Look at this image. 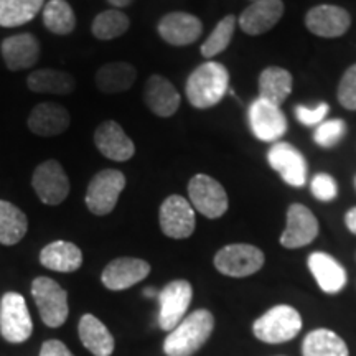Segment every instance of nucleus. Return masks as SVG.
Here are the masks:
<instances>
[{"instance_id": "obj_12", "label": "nucleus", "mask_w": 356, "mask_h": 356, "mask_svg": "<svg viewBox=\"0 0 356 356\" xmlns=\"http://www.w3.org/2000/svg\"><path fill=\"white\" fill-rule=\"evenodd\" d=\"M160 228L163 234L172 239H186L193 234L195 225V210L188 200L180 195H170L162 203L159 213Z\"/></svg>"}, {"instance_id": "obj_41", "label": "nucleus", "mask_w": 356, "mask_h": 356, "mask_svg": "<svg viewBox=\"0 0 356 356\" xmlns=\"http://www.w3.org/2000/svg\"><path fill=\"white\" fill-rule=\"evenodd\" d=\"M108 2L111 3L113 7H118V8H124L127 6H131L132 0H108Z\"/></svg>"}, {"instance_id": "obj_35", "label": "nucleus", "mask_w": 356, "mask_h": 356, "mask_svg": "<svg viewBox=\"0 0 356 356\" xmlns=\"http://www.w3.org/2000/svg\"><path fill=\"white\" fill-rule=\"evenodd\" d=\"M346 134V124L341 119H330V121H323L320 126H317V131L314 134V140L317 145L323 147V149H330L335 147L338 142L345 137Z\"/></svg>"}, {"instance_id": "obj_13", "label": "nucleus", "mask_w": 356, "mask_h": 356, "mask_svg": "<svg viewBox=\"0 0 356 356\" xmlns=\"http://www.w3.org/2000/svg\"><path fill=\"white\" fill-rule=\"evenodd\" d=\"M267 162L291 186H304L307 181V160L300 150L287 142H275L267 152Z\"/></svg>"}, {"instance_id": "obj_15", "label": "nucleus", "mask_w": 356, "mask_h": 356, "mask_svg": "<svg viewBox=\"0 0 356 356\" xmlns=\"http://www.w3.org/2000/svg\"><path fill=\"white\" fill-rule=\"evenodd\" d=\"M150 274V264L137 257H118L104 267L101 282L109 291H126Z\"/></svg>"}, {"instance_id": "obj_17", "label": "nucleus", "mask_w": 356, "mask_h": 356, "mask_svg": "<svg viewBox=\"0 0 356 356\" xmlns=\"http://www.w3.org/2000/svg\"><path fill=\"white\" fill-rule=\"evenodd\" d=\"M305 25L312 33L322 38H338L348 32L351 17L345 8L337 6H317L310 8Z\"/></svg>"}, {"instance_id": "obj_5", "label": "nucleus", "mask_w": 356, "mask_h": 356, "mask_svg": "<svg viewBox=\"0 0 356 356\" xmlns=\"http://www.w3.org/2000/svg\"><path fill=\"white\" fill-rule=\"evenodd\" d=\"M32 297L43 323L50 328L61 327L68 318V293L56 280L37 277L32 282Z\"/></svg>"}, {"instance_id": "obj_11", "label": "nucleus", "mask_w": 356, "mask_h": 356, "mask_svg": "<svg viewBox=\"0 0 356 356\" xmlns=\"http://www.w3.org/2000/svg\"><path fill=\"white\" fill-rule=\"evenodd\" d=\"M32 185L38 198L50 207L63 203L70 195L68 175L56 160H47L35 168Z\"/></svg>"}, {"instance_id": "obj_18", "label": "nucleus", "mask_w": 356, "mask_h": 356, "mask_svg": "<svg viewBox=\"0 0 356 356\" xmlns=\"http://www.w3.org/2000/svg\"><path fill=\"white\" fill-rule=\"evenodd\" d=\"M95 144L106 159L114 162H127L136 154L132 139L115 121H106L97 126Z\"/></svg>"}, {"instance_id": "obj_7", "label": "nucleus", "mask_w": 356, "mask_h": 356, "mask_svg": "<svg viewBox=\"0 0 356 356\" xmlns=\"http://www.w3.org/2000/svg\"><path fill=\"white\" fill-rule=\"evenodd\" d=\"M264 252L252 244H228L215 256V267L228 277H248L264 266Z\"/></svg>"}, {"instance_id": "obj_44", "label": "nucleus", "mask_w": 356, "mask_h": 356, "mask_svg": "<svg viewBox=\"0 0 356 356\" xmlns=\"http://www.w3.org/2000/svg\"><path fill=\"white\" fill-rule=\"evenodd\" d=\"M252 2H256V0H252Z\"/></svg>"}, {"instance_id": "obj_2", "label": "nucleus", "mask_w": 356, "mask_h": 356, "mask_svg": "<svg viewBox=\"0 0 356 356\" xmlns=\"http://www.w3.org/2000/svg\"><path fill=\"white\" fill-rule=\"evenodd\" d=\"M229 88V73L225 65L207 61L200 65L186 79L185 92L190 104L198 109L216 106Z\"/></svg>"}, {"instance_id": "obj_29", "label": "nucleus", "mask_w": 356, "mask_h": 356, "mask_svg": "<svg viewBox=\"0 0 356 356\" xmlns=\"http://www.w3.org/2000/svg\"><path fill=\"white\" fill-rule=\"evenodd\" d=\"M292 92V74L279 66H269L259 76V97L280 106Z\"/></svg>"}, {"instance_id": "obj_8", "label": "nucleus", "mask_w": 356, "mask_h": 356, "mask_svg": "<svg viewBox=\"0 0 356 356\" xmlns=\"http://www.w3.org/2000/svg\"><path fill=\"white\" fill-rule=\"evenodd\" d=\"M190 203L203 216L216 220L228 211V193L215 178L198 173L188 184Z\"/></svg>"}, {"instance_id": "obj_25", "label": "nucleus", "mask_w": 356, "mask_h": 356, "mask_svg": "<svg viewBox=\"0 0 356 356\" xmlns=\"http://www.w3.org/2000/svg\"><path fill=\"white\" fill-rule=\"evenodd\" d=\"M79 338L81 343L91 355L95 356H111L114 351V337L108 330L104 323L95 315L86 314L83 315L78 325Z\"/></svg>"}, {"instance_id": "obj_3", "label": "nucleus", "mask_w": 356, "mask_h": 356, "mask_svg": "<svg viewBox=\"0 0 356 356\" xmlns=\"http://www.w3.org/2000/svg\"><path fill=\"white\" fill-rule=\"evenodd\" d=\"M300 330L302 317L291 305H275L252 323V332L257 340L270 345L291 341Z\"/></svg>"}, {"instance_id": "obj_10", "label": "nucleus", "mask_w": 356, "mask_h": 356, "mask_svg": "<svg viewBox=\"0 0 356 356\" xmlns=\"http://www.w3.org/2000/svg\"><path fill=\"white\" fill-rule=\"evenodd\" d=\"M248 119L257 140L275 142L282 139L284 134L287 132V119L280 106H275L261 97H257L249 106Z\"/></svg>"}, {"instance_id": "obj_39", "label": "nucleus", "mask_w": 356, "mask_h": 356, "mask_svg": "<svg viewBox=\"0 0 356 356\" xmlns=\"http://www.w3.org/2000/svg\"><path fill=\"white\" fill-rule=\"evenodd\" d=\"M40 356H74L68 350L63 341L60 340H48L42 345V350H40Z\"/></svg>"}, {"instance_id": "obj_16", "label": "nucleus", "mask_w": 356, "mask_h": 356, "mask_svg": "<svg viewBox=\"0 0 356 356\" xmlns=\"http://www.w3.org/2000/svg\"><path fill=\"white\" fill-rule=\"evenodd\" d=\"M159 35L173 47H186L195 43L203 32V24L198 17L186 12H172L162 17L157 25Z\"/></svg>"}, {"instance_id": "obj_31", "label": "nucleus", "mask_w": 356, "mask_h": 356, "mask_svg": "<svg viewBox=\"0 0 356 356\" xmlns=\"http://www.w3.org/2000/svg\"><path fill=\"white\" fill-rule=\"evenodd\" d=\"M44 0H0V26L13 29L32 22Z\"/></svg>"}, {"instance_id": "obj_14", "label": "nucleus", "mask_w": 356, "mask_h": 356, "mask_svg": "<svg viewBox=\"0 0 356 356\" xmlns=\"http://www.w3.org/2000/svg\"><path fill=\"white\" fill-rule=\"evenodd\" d=\"M318 221L309 208L293 203L287 210V225L280 236V244L287 249L309 246L318 236Z\"/></svg>"}, {"instance_id": "obj_27", "label": "nucleus", "mask_w": 356, "mask_h": 356, "mask_svg": "<svg viewBox=\"0 0 356 356\" xmlns=\"http://www.w3.org/2000/svg\"><path fill=\"white\" fill-rule=\"evenodd\" d=\"M137 71L131 63L126 61H113L97 70L96 86L106 95H118L124 92L136 83Z\"/></svg>"}, {"instance_id": "obj_26", "label": "nucleus", "mask_w": 356, "mask_h": 356, "mask_svg": "<svg viewBox=\"0 0 356 356\" xmlns=\"http://www.w3.org/2000/svg\"><path fill=\"white\" fill-rule=\"evenodd\" d=\"M26 86L30 91L38 92V95H60L66 96L74 91L76 88V79L71 73L58 70H37L26 78Z\"/></svg>"}, {"instance_id": "obj_22", "label": "nucleus", "mask_w": 356, "mask_h": 356, "mask_svg": "<svg viewBox=\"0 0 356 356\" xmlns=\"http://www.w3.org/2000/svg\"><path fill=\"white\" fill-rule=\"evenodd\" d=\"M70 113L55 102H40L29 115V129L40 137H55L70 127Z\"/></svg>"}, {"instance_id": "obj_20", "label": "nucleus", "mask_w": 356, "mask_h": 356, "mask_svg": "<svg viewBox=\"0 0 356 356\" xmlns=\"http://www.w3.org/2000/svg\"><path fill=\"white\" fill-rule=\"evenodd\" d=\"M144 102L159 118H172L180 108L181 97L167 78L162 74H152L145 83Z\"/></svg>"}, {"instance_id": "obj_24", "label": "nucleus", "mask_w": 356, "mask_h": 356, "mask_svg": "<svg viewBox=\"0 0 356 356\" xmlns=\"http://www.w3.org/2000/svg\"><path fill=\"white\" fill-rule=\"evenodd\" d=\"M40 264L56 273H74L83 266V252L76 244L55 241L42 249Z\"/></svg>"}, {"instance_id": "obj_43", "label": "nucleus", "mask_w": 356, "mask_h": 356, "mask_svg": "<svg viewBox=\"0 0 356 356\" xmlns=\"http://www.w3.org/2000/svg\"><path fill=\"white\" fill-rule=\"evenodd\" d=\"M355 185H356V178H355Z\"/></svg>"}, {"instance_id": "obj_28", "label": "nucleus", "mask_w": 356, "mask_h": 356, "mask_svg": "<svg viewBox=\"0 0 356 356\" xmlns=\"http://www.w3.org/2000/svg\"><path fill=\"white\" fill-rule=\"evenodd\" d=\"M304 356H350L348 346L338 333L328 328H317L304 338L302 343Z\"/></svg>"}, {"instance_id": "obj_32", "label": "nucleus", "mask_w": 356, "mask_h": 356, "mask_svg": "<svg viewBox=\"0 0 356 356\" xmlns=\"http://www.w3.org/2000/svg\"><path fill=\"white\" fill-rule=\"evenodd\" d=\"M43 24L55 35H70L76 26V15L66 0H50L43 6Z\"/></svg>"}, {"instance_id": "obj_36", "label": "nucleus", "mask_w": 356, "mask_h": 356, "mask_svg": "<svg viewBox=\"0 0 356 356\" xmlns=\"http://www.w3.org/2000/svg\"><path fill=\"white\" fill-rule=\"evenodd\" d=\"M338 101L348 111H356V65L350 66L338 84Z\"/></svg>"}, {"instance_id": "obj_42", "label": "nucleus", "mask_w": 356, "mask_h": 356, "mask_svg": "<svg viewBox=\"0 0 356 356\" xmlns=\"http://www.w3.org/2000/svg\"><path fill=\"white\" fill-rule=\"evenodd\" d=\"M147 297H159V292H155L154 289H147V291L144 292Z\"/></svg>"}, {"instance_id": "obj_6", "label": "nucleus", "mask_w": 356, "mask_h": 356, "mask_svg": "<svg viewBox=\"0 0 356 356\" xmlns=\"http://www.w3.org/2000/svg\"><path fill=\"white\" fill-rule=\"evenodd\" d=\"M124 188H126V175L121 170L106 168L96 173L86 190L88 210L97 216L109 215L118 204Z\"/></svg>"}, {"instance_id": "obj_30", "label": "nucleus", "mask_w": 356, "mask_h": 356, "mask_svg": "<svg viewBox=\"0 0 356 356\" xmlns=\"http://www.w3.org/2000/svg\"><path fill=\"white\" fill-rule=\"evenodd\" d=\"M29 229V220L19 207L0 200V244L13 246L20 243Z\"/></svg>"}, {"instance_id": "obj_38", "label": "nucleus", "mask_w": 356, "mask_h": 356, "mask_svg": "<svg viewBox=\"0 0 356 356\" xmlns=\"http://www.w3.org/2000/svg\"><path fill=\"white\" fill-rule=\"evenodd\" d=\"M330 106L327 102H320L315 108H307V106H296V118L297 121L304 126H320L327 118Z\"/></svg>"}, {"instance_id": "obj_9", "label": "nucleus", "mask_w": 356, "mask_h": 356, "mask_svg": "<svg viewBox=\"0 0 356 356\" xmlns=\"http://www.w3.org/2000/svg\"><path fill=\"white\" fill-rule=\"evenodd\" d=\"M159 325L162 330L172 332L186 317V310L193 299V287L188 280L178 279L168 282L159 292Z\"/></svg>"}, {"instance_id": "obj_40", "label": "nucleus", "mask_w": 356, "mask_h": 356, "mask_svg": "<svg viewBox=\"0 0 356 356\" xmlns=\"http://www.w3.org/2000/svg\"><path fill=\"white\" fill-rule=\"evenodd\" d=\"M345 225L351 233L356 234V207L348 210V213L345 215Z\"/></svg>"}, {"instance_id": "obj_21", "label": "nucleus", "mask_w": 356, "mask_h": 356, "mask_svg": "<svg viewBox=\"0 0 356 356\" xmlns=\"http://www.w3.org/2000/svg\"><path fill=\"white\" fill-rule=\"evenodd\" d=\"M0 53L10 71L26 70L38 61L40 43L32 33L12 35L0 44Z\"/></svg>"}, {"instance_id": "obj_34", "label": "nucleus", "mask_w": 356, "mask_h": 356, "mask_svg": "<svg viewBox=\"0 0 356 356\" xmlns=\"http://www.w3.org/2000/svg\"><path fill=\"white\" fill-rule=\"evenodd\" d=\"M236 22L238 20H236L234 15H228L218 22L215 30H213L210 37L204 40V43L202 44V55L204 58H213L220 55V53H222L229 47L231 38H233L236 30Z\"/></svg>"}, {"instance_id": "obj_4", "label": "nucleus", "mask_w": 356, "mask_h": 356, "mask_svg": "<svg viewBox=\"0 0 356 356\" xmlns=\"http://www.w3.org/2000/svg\"><path fill=\"white\" fill-rule=\"evenodd\" d=\"M33 322L24 296L7 292L0 300V335L8 343H24L32 337Z\"/></svg>"}, {"instance_id": "obj_33", "label": "nucleus", "mask_w": 356, "mask_h": 356, "mask_svg": "<svg viewBox=\"0 0 356 356\" xmlns=\"http://www.w3.org/2000/svg\"><path fill=\"white\" fill-rule=\"evenodd\" d=\"M131 26V20L126 13L111 8V10L101 12L92 22L91 32L97 40H114L122 37Z\"/></svg>"}, {"instance_id": "obj_19", "label": "nucleus", "mask_w": 356, "mask_h": 356, "mask_svg": "<svg viewBox=\"0 0 356 356\" xmlns=\"http://www.w3.org/2000/svg\"><path fill=\"white\" fill-rule=\"evenodd\" d=\"M284 15L282 0H256L239 17V26L244 33L256 35L269 32Z\"/></svg>"}, {"instance_id": "obj_1", "label": "nucleus", "mask_w": 356, "mask_h": 356, "mask_svg": "<svg viewBox=\"0 0 356 356\" xmlns=\"http://www.w3.org/2000/svg\"><path fill=\"white\" fill-rule=\"evenodd\" d=\"M215 328V317L210 310L200 309L186 315L180 323L168 332L163 341L167 356H193L207 343Z\"/></svg>"}, {"instance_id": "obj_23", "label": "nucleus", "mask_w": 356, "mask_h": 356, "mask_svg": "<svg viewBox=\"0 0 356 356\" xmlns=\"http://www.w3.org/2000/svg\"><path fill=\"white\" fill-rule=\"evenodd\" d=\"M307 264L325 293H338L343 291L346 286V270L335 257L317 251L309 256Z\"/></svg>"}, {"instance_id": "obj_37", "label": "nucleus", "mask_w": 356, "mask_h": 356, "mask_svg": "<svg viewBox=\"0 0 356 356\" xmlns=\"http://www.w3.org/2000/svg\"><path fill=\"white\" fill-rule=\"evenodd\" d=\"M312 193H314L315 198L325 203L335 200L338 195L335 178L328 175V173H317L312 180Z\"/></svg>"}]
</instances>
